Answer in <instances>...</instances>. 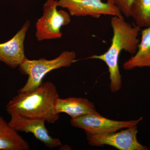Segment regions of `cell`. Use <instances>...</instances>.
<instances>
[{
	"mask_svg": "<svg viewBox=\"0 0 150 150\" xmlns=\"http://www.w3.org/2000/svg\"><path fill=\"white\" fill-rule=\"evenodd\" d=\"M110 24L113 33L110 47L104 54L92 55L86 59H98L106 64L109 73V88L112 92L115 93L122 87L118 65L119 56L123 51L133 55L136 53L140 42L138 36L141 28L127 22L123 16H112Z\"/></svg>",
	"mask_w": 150,
	"mask_h": 150,
	"instance_id": "1",
	"label": "cell"
},
{
	"mask_svg": "<svg viewBox=\"0 0 150 150\" xmlns=\"http://www.w3.org/2000/svg\"><path fill=\"white\" fill-rule=\"evenodd\" d=\"M59 98L54 84L49 81L42 82L31 90L18 91V94L6 105L7 112L11 116L42 119L48 123H54L59 118L55 108Z\"/></svg>",
	"mask_w": 150,
	"mask_h": 150,
	"instance_id": "2",
	"label": "cell"
},
{
	"mask_svg": "<svg viewBox=\"0 0 150 150\" xmlns=\"http://www.w3.org/2000/svg\"><path fill=\"white\" fill-rule=\"evenodd\" d=\"M76 57L74 51H65L52 60H30L25 58L19 66V70L22 74L28 75V79L24 86L18 91H28L35 88L43 82L42 80L48 73L54 70L70 67L76 62Z\"/></svg>",
	"mask_w": 150,
	"mask_h": 150,
	"instance_id": "3",
	"label": "cell"
},
{
	"mask_svg": "<svg viewBox=\"0 0 150 150\" xmlns=\"http://www.w3.org/2000/svg\"><path fill=\"white\" fill-rule=\"evenodd\" d=\"M57 7L58 0H47L43 4V15L35 25V36L38 41L61 38V28L71 22L69 13L58 10Z\"/></svg>",
	"mask_w": 150,
	"mask_h": 150,
	"instance_id": "4",
	"label": "cell"
},
{
	"mask_svg": "<svg viewBox=\"0 0 150 150\" xmlns=\"http://www.w3.org/2000/svg\"><path fill=\"white\" fill-rule=\"evenodd\" d=\"M137 126H132L118 132L105 134L86 133L88 144L91 146H111L119 150H148L137 139Z\"/></svg>",
	"mask_w": 150,
	"mask_h": 150,
	"instance_id": "5",
	"label": "cell"
},
{
	"mask_svg": "<svg viewBox=\"0 0 150 150\" xmlns=\"http://www.w3.org/2000/svg\"><path fill=\"white\" fill-rule=\"evenodd\" d=\"M58 0V6L67 8L71 16H91L99 18L102 15L123 16L111 0Z\"/></svg>",
	"mask_w": 150,
	"mask_h": 150,
	"instance_id": "6",
	"label": "cell"
},
{
	"mask_svg": "<svg viewBox=\"0 0 150 150\" xmlns=\"http://www.w3.org/2000/svg\"><path fill=\"white\" fill-rule=\"evenodd\" d=\"M142 119V117L137 120L116 121L103 117L98 112L71 119V124L74 127L83 129L85 133L105 134L137 126Z\"/></svg>",
	"mask_w": 150,
	"mask_h": 150,
	"instance_id": "7",
	"label": "cell"
},
{
	"mask_svg": "<svg viewBox=\"0 0 150 150\" xmlns=\"http://www.w3.org/2000/svg\"><path fill=\"white\" fill-rule=\"evenodd\" d=\"M8 124L17 131L31 133L36 139L51 149L62 146L61 141L50 136L45 127V121L42 119H30L17 115H11Z\"/></svg>",
	"mask_w": 150,
	"mask_h": 150,
	"instance_id": "8",
	"label": "cell"
},
{
	"mask_svg": "<svg viewBox=\"0 0 150 150\" xmlns=\"http://www.w3.org/2000/svg\"><path fill=\"white\" fill-rule=\"evenodd\" d=\"M30 25L27 21L11 39L0 43V61L13 69L19 67L26 58L24 42Z\"/></svg>",
	"mask_w": 150,
	"mask_h": 150,
	"instance_id": "9",
	"label": "cell"
},
{
	"mask_svg": "<svg viewBox=\"0 0 150 150\" xmlns=\"http://www.w3.org/2000/svg\"><path fill=\"white\" fill-rule=\"evenodd\" d=\"M55 108L58 114L67 113L71 119L98 112L93 103L82 98L69 97L64 99L59 98L56 100Z\"/></svg>",
	"mask_w": 150,
	"mask_h": 150,
	"instance_id": "10",
	"label": "cell"
},
{
	"mask_svg": "<svg viewBox=\"0 0 150 150\" xmlns=\"http://www.w3.org/2000/svg\"><path fill=\"white\" fill-rule=\"evenodd\" d=\"M142 38L136 53L123 64V69L150 68V26L142 30Z\"/></svg>",
	"mask_w": 150,
	"mask_h": 150,
	"instance_id": "11",
	"label": "cell"
},
{
	"mask_svg": "<svg viewBox=\"0 0 150 150\" xmlns=\"http://www.w3.org/2000/svg\"><path fill=\"white\" fill-rule=\"evenodd\" d=\"M29 148L28 142L0 116V150H28Z\"/></svg>",
	"mask_w": 150,
	"mask_h": 150,
	"instance_id": "12",
	"label": "cell"
},
{
	"mask_svg": "<svg viewBox=\"0 0 150 150\" xmlns=\"http://www.w3.org/2000/svg\"><path fill=\"white\" fill-rule=\"evenodd\" d=\"M131 17L135 24L141 28L150 26V0H134Z\"/></svg>",
	"mask_w": 150,
	"mask_h": 150,
	"instance_id": "13",
	"label": "cell"
},
{
	"mask_svg": "<svg viewBox=\"0 0 150 150\" xmlns=\"http://www.w3.org/2000/svg\"><path fill=\"white\" fill-rule=\"evenodd\" d=\"M123 16L131 17V7L134 0H111Z\"/></svg>",
	"mask_w": 150,
	"mask_h": 150,
	"instance_id": "14",
	"label": "cell"
}]
</instances>
